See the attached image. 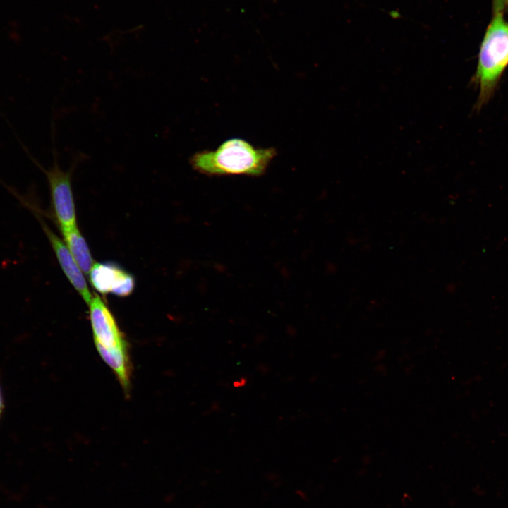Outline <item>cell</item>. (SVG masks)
Wrapping results in <instances>:
<instances>
[{"instance_id":"6da1fadb","label":"cell","mask_w":508,"mask_h":508,"mask_svg":"<svg viewBox=\"0 0 508 508\" xmlns=\"http://www.w3.org/2000/svg\"><path fill=\"white\" fill-rule=\"evenodd\" d=\"M276 155L274 147H256L244 139L235 138L225 140L214 150L194 153L189 163L193 169L207 176H260Z\"/></svg>"},{"instance_id":"7a4b0ae2","label":"cell","mask_w":508,"mask_h":508,"mask_svg":"<svg viewBox=\"0 0 508 508\" xmlns=\"http://www.w3.org/2000/svg\"><path fill=\"white\" fill-rule=\"evenodd\" d=\"M508 68V22L494 14L480 43L476 71L471 78L479 93L475 109L481 110L493 97Z\"/></svg>"},{"instance_id":"3957f363","label":"cell","mask_w":508,"mask_h":508,"mask_svg":"<svg viewBox=\"0 0 508 508\" xmlns=\"http://www.w3.org/2000/svg\"><path fill=\"white\" fill-rule=\"evenodd\" d=\"M87 306L97 351L128 393L131 374L128 341L113 313L99 296L94 294Z\"/></svg>"},{"instance_id":"277c9868","label":"cell","mask_w":508,"mask_h":508,"mask_svg":"<svg viewBox=\"0 0 508 508\" xmlns=\"http://www.w3.org/2000/svg\"><path fill=\"white\" fill-rule=\"evenodd\" d=\"M22 147L32 162L44 174L47 179L51 206L60 230L76 226V212L71 180L76 166L84 159L85 156L79 154L73 159L70 168L64 171L59 165L57 154L54 150L53 164L46 169L30 154L23 144H22Z\"/></svg>"},{"instance_id":"5b68a950","label":"cell","mask_w":508,"mask_h":508,"mask_svg":"<svg viewBox=\"0 0 508 508\" xmlns=\"http://www.w3.org/2000/svg\"><path fill=\"white\" fill-rule=\"evenodd\" d=\"M23 204L32 211L40 222L64 274L73 287L80 294L87 305H88L93 295L89 289L84 272L72 256L64 240L60 238L48 226L47 223L41 217L40 214H39L29 202H25V203L24 202Z\"/></svg>"},{"instance_id":"8992f818","label":"cell","mask_w":508,"mask_h":508,"mask_svg":"<svg viewBox=\"0 0 508 508\" xmlns=\"http://www.w3.org/2000/svg\"><path fill=\"white\" fill-rule=\"evenodd\" d=\"M88 275L92 286L102 294L126 297L135 288L133 276L113 262H95Z\"/></svg>"},{"instance_id":"52a82bcc","label":"cell","mask_w":508,"mask_h":508,"mask_svg":"<svg viewBox=\"0 0 508 508\" xmlns=\"http://www.w3.org/2000/svg\"><path fill=\"white\" fill-rule=\"evenodd\" d=\"M63 240L85 274L88 275L95 261L89 246L78 226L61 230Z\"/></svg>"},{"instance_id":"ba28073f","label":"cell","mask_w":508,"mask_h":508,"mask_svg":"<svg viewBox=\"0 0 508 508\" xmlns=\"http://www.w3.org/2000/svg\"><path fill=\"white\" fill-rule=\"evenodd\" d=\"M506 6L507 0H492L493 15L497 13H503Z\"/></svg>"},{"instance_id":"9c48e42d","label":"cell","mask_w":508,"mask_h":508,"mask_svg":"<svg viewBox=\"0 0 508 508\" xmlns=\"http://www.w3.org/2000/svg\"><path fill=\"white\" fill-rule=\"evenodd\" d=\"M248 383V379L246 377H241L238 379H236L232 382V386L234 388L239 389L244 387Z\"/></svg>"},{"instance_id":"30bf717a","label":"cell","mask_w":508,"mask_h":508,"mask_svg":"<svg viewBox=\"0 0 508 508\" xmlns=\"http://www.w3.org/2000/svg\"><path fill=\"white\" fill-rule=\"evenodd\" d=\"M5 408V403H4V393H3V389L1 382V375H0V419L2 417V415L4 413Z\"/></svg>"},{"instance_id":"8fae6325","label":"cell","mask_w":508,"mask_h":508,"mask_svg":"<svg viewBox=\"0 0 508 508\" xmlns=\"http://www.w3.org/2000/svg\"><path fill=\"white\" fill-rule=\"evenodd\" d=\"M219 409V405L218 403H217V402H214V403L210 406V410H211V411H218Z\"/></svg>"},{"instance_id":"7c38bea8","label":"cell","mask_w":508,"mask_h":508,"mask_svg":"<svg viewBox=\"0 0 508 508\" xmlns=\"http://www.w3.org/2000/svg\"><path fill=\"white\" fill-rule=\"evenodd\" d=\"M507 4L508 5V0H507Z\"/></svg>"}]
</instances>
